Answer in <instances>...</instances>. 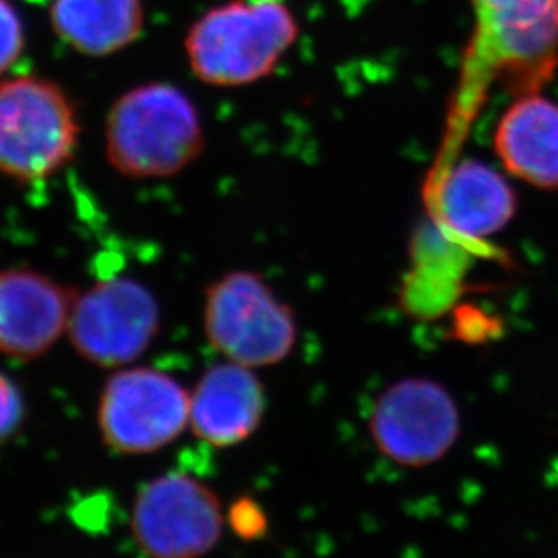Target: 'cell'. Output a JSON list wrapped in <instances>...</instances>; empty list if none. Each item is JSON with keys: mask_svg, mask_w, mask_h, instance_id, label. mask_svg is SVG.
<instances>
[{"mask_svg": "<svg viewBox=\"0 0 558 558\" xmlns=\"http://www.w3.org/2000/svg\"><path fill=\"white\" fill-rule=\"evenodd\" d=\"M372 440L399 466L440 461L461 435L456 399L429 377H404L376 399L368 418Z\"/></svg>", "mask_w": 558, "mask_h": 558, "instance_id": "9c48e42d", "label": "cell"}, {"mask_svg": "<svg viewBox=\"0 0 558 558\" xmlns=\"http://www.w3.org/2000/svg\"><path fill=\"white\" fill-rule=\"evenodd\" d=\"M26 399L13 377L0 372V446L8 445L24 426Z\"/></svg>", "mask_w": 558, "mask_h": 558, "instance_id": "2e32d148", "label": "cell"}, {"mask_svg": "<svg viewBox=\"0 0 558 558\" xmlns=\"http://www.w3.org/2000/svg\"><path fill=\"white\" fill-rule=\"evenodd\" d=\"M226 515L215 489L187 473H163L136 495L131 532L149 558H202L220 543Z\"/></svg>", "mask_w": 558, "mask_h": 558, "instance_id": "ba28073f", "label": "cell"}, {"mask_svg": "<svg viewBox=\"0 0 558 558\" xmlns=\"http://www.w3.org/2000/svg\"><path fill=\"white\" fill-rule=\"evenodd\" d=\"M160 323L158 300L142 281L108 278L76 294L68 338L82 360L119 371L155 343Z\"/></svg>", "mask_w": 558, "mask_h": 558, "instance_id": "52a82bcc", "label": "cell"}, {"mask_svg": "<svg viewBox=\"0 0 558 558\" xmlns=\"http://www.w3.org/2000/svg\"><path fill=\"white\" fill-rule=\"evenodd\" d=\"M298 35L284 0H227L189 27L183 48L194 76L207 86L243 87L267 78Z\"/></svg>", "mask_w": 558, "mask_h": 558, "instance_id": "7a4b0ae2", "label": "cell"}, {"mask_svg": "<svg viewBox=\"0 0 558 558\" xmlns=\"http://www.w3.org/2000/svg\"><path fill=\"white\" fill-rule=\"evenodd\" d=\"M144 0H51L54 35L76 53L102 59L130 48L144 32Z\"/></svg>", "mask_w": 558, "mask_h": 558, "instance_id": "5bb4252c", "label": "cell"}, {"mask_svg": "<svg viewBox=\"0 0 558 558\" xmlns=\"http://www.w3.org/2000/svg\"><path fill=\"white\" fill-rule=\"evenodd\" d=\"M494 149L511 177L558 191V104L538 93L521 95L500 117Z\"/></svg>", "mask_w": 558, "mask_h": 558, "instance_id": "7c38bea8", "label": "cell"}, {"mask_svg": "<svg viewBox=\"0 0 558 558\" xmlns=\"http://www.w3.org/2000/svg\"><path fill=\"white\" fill-rule=\"evenodd\" d=\"M204 330L213 349L248 368L278 365L298 339L292 306L251 270H234L209 284Z\"/></svg>", "mask_w": 558, "mask_h": 558, "instance_id": "277c9868", "label": "cell"}, {"mask_svg": "<svg viewBox=\"0 0 558 558\" xmlns=\"http://www.w3.org/2000/svg\"><path fill=\"white\" fill-rule=\"evenodd\" d=\"M227 521L231 524L232 532L243 541H258L265 537L269 530V519L258 500L253 497H240L229 508Z\"/></svg>", "mask_w": 558, "mask_h": 558, "instance_id": "e0dca14e", "label": "cell"}, {"mask_svg": "<svg viewBox=\"0 0 558 558\" xmlns=\"http://www.w3.org/2000/svg\"><path fill=\"white\" fill-rule=\"evenodd\" d=\"M440 215L451 231L484 240L505 231L519 199L510 182L483 161L464 160L448 174L439 196Z\"/></svg>", "mask_w": 558, "mask_h": 558, "instance_id": "4fadbf2b", "label": "cell"}, {"mask_svg": "<svg viewBox=\"0 0 558 558\" xmlns=\"http://www.w3.org/2000/svg\"><path fill=\"white\" fill-rule=\"evenodd\" d=\"M473 59L519 95L537 93L558 65V0H472Z\"/></svg>", "mask_w": 558, "mask_h": 558, "instance_id": "5b68a950", "label": "cell"}, {"mask_svg": "<svg viewBox=\"0 0 558 558\" xmlns=\"http://www.w3.org/2000/svg\"><path fill=\"white\" fill-rule=\"evenodd\" d=\"M265 410L267 393L253 368L227 361L199 377L191 396L189 424L207 445L229 448L259 428Z\"/></svg>", "mask_w": 558, "mask_h": 558, "instance_id": "8fae6325", "label": "cell"}, {"mask_svg": "<svg viewBox=\"0 0 558 558\" xmlns=\"http://www.w3.org/2000/svg\"><path fill=\"white\" fill-rule=\"evenodd\" d=\"M76 292L27 269H0V354L33 361L68 333Z\"/></svg>", "mask_w": 558, "mask_h": 558, "instance_id": "30bf717a", "label": "cell"}, {"mask_svg": "<svg viewBox=\"0 0 558 558\" xmlns=\"http://www.w3.org/2000/svg\"><path fill=\"white\" fill-rule=\"evenodd\" d=\"M26 49V29L11 0H0V78L21 60Z\"/></svg>", "mask_w": 558, "mask_h": 558, "instance_id": "9a60e30c", "label": "cell"}, {"mask_svg": "<svg viewBox=\"0 0 558 558\" xmlns=\"http://www.w3.org/2000/svg\"><path fill=\"white\" fill-rule=\"evenodd\" d=\"M191 417V396L167 372L124 366L104 385L97 424L104 446L119 456H149L171 445Z\"/></svg>", "mask_w": 558, "mask_h": 558, "instance_id": "8992f818", "label": "cell"}, {"mask_svg": "<svg viewBox=\"0 0 558 558\" xmlns=\"http://www.w3.org/2000/svg\"><path fill=\"white\" fill-rule=\"evenodd\" d=\"M64 87L37 75L0 78V177L37 183L62 171L81 142Z\"/></svg>", "mask_w": 558, "mask_h": 558, "instance_id": "3957f363", "label": "cell"}, {"mask_svg": "<svg viewBox=\"0 0 558 558\" xmlns=\"http://www.w3.org/2000/svg\"><path fill=\"white\" fill-rule=\"evenodd\" d=\"M106 158L131 180H160L185 171L205 149L202 117L187 93L150 82L122 93L106 117Z\"/></svg>", "mask_w": 558, "mask_h": 558, "instance_id": "6da1fadb", "label": "cell"}]
</instances>
